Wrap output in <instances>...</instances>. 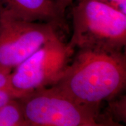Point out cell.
Returning <instances> with one entry per match:
<instances>
[{
	"label": "cell",
	"instance_id": "6da1fadb",
	"mask_svg": "<svg viewBox=\"0 0 126 126\" xmlns=\"http://www.w3.org/2000/svg\"><path fill=\"white\" fill-rule=\"evenodd\" d=\"M126 58L123 52L78 50L53 87L75 102L99 109L126 87Z\"/></svg>",
	"mask_w": 126,
	"mask_h": 126
},
{
	"label": "cell",
	"instance_id": "7a4b0ae2",
	"mask_svg": "<svg viewBox=\"0 0 126 126\" xmlns=\"http://www.w3.org/2000/svg\"><path fill=\"white\" fill-rule=\"evenodd\" d=\"M73 49L122 52L126 44V14L95 0H78L72 9Z\"/></svg>",
	"mask_w": 126,
	"mask_h": 126
},
{
	"label": "cell",
	"instance_id": "3957f363",
	"mask_svg": "<svg viewBox=\"0 0 126 126\" xmlns=\"http://www.w3.org/2000/svg\"><path fill=\"white\" fill-rule=\"evenodd\" d=\"M74 51L59 36L52 39L11 71L9 88L20 99L53 86L63 76Z\"/></svg>",
	"mask_w": 126,
	"mask_h": 126
},
{
	"label": "cell",
	"instance_id": "277c9868",
	"mask_svg": "<svg viewBox=\"0 0 126 126\" xmlns=\"http://www.w3.org/2000/svg\"><path fill=\"white\" fill-rule=\"evenodd\" d=\"M25 126H79L96 119L99 109L75 102L55 87L20 98Z\"/></svg>",
	"mask_w": 126,
	"mask_h": 126
},
{
	"label": "cell",
	"instance_id": "5b68a950",
	"mask_svg": "<svg viewBox=\"0 0 126 126\" xmlns=\"http://www.w3.org/2000/svg\"><path fill=\"white\" fill-rule=\"evenodd\" d=\"M55 27L47 23L0 20V67L13 70L58 36Z\"/></svg>",
	"mask_w": 126,
	"mask_h": 126
},
{
	"label": "cell",
	"instance_id": "8992f818",
	"mask_svg": "<svg viewBox=\"0 0 126 126\" xmlns=\"http://www.w3.org/2000/svg\"><path fill=\"white\" fill-rule=\"evenodd\" d=\"M2 19L63 26L64 13L55 0H0V20Z\"/></svg>",
	"mask_w": 126,
	"mask_h": 126
},
{
	"label": "cell",
	"instance_id": "52a82bcc",
	"mask_svg": "<svg viewBox=\"0 0 126 126\" xmlns=\"http://www.w3.org/2000/svg\"><path fill=\"white\" fill-rule=\"evenodd\" d=\"M0 126H25L19 99H14L0 107Z\"/></svg>",
	"mask_w": 126,
	"mask_h": 126
},
{
	"label": "cell",
	"instance_id": "ba28073f",
	"mask_svg": "<svg viewBox=\"0 0 126 126\" xmlns=\"http://www.w3.org/2000/svg\"><path fill=\"white\" fill-rule=\"evenodd\" d=\"M109 111L112 113L113 118H116V122L126 121V97L110 104Z\"/></svg>",
	"mask_w": 126,
	"mask_h": 126
},
{
	"label": "cell",
	"instance_id": "9c48e42d",
	"mask_svg": "<svg viewBox=\"0 0 126 126\" xmlns=\"http://www.w3.org/2000/svg\"><path fill=\"white\" fill-rule=\"evenodd\" d=\"M17 99H18L17 95L10 88L0 90V107L4 106L11 100Z\"/></svg>",
	"mask_w": 126,
	"mask_h": 126
},
{
	"label": "cell",
	"instance_id": "30bf717a",
	"mask_svg": "<svg viewBox=\"0 0 126 126\" xmlns=\"http://www.w3.org/2000/svg\"><path fill=\"white\" fill-rule=\"evenodd\" d=\"M126 14V0H95Z\"/></svg>",
	"mask_w": 126,
	"mask_h": 126
},
{
	"label": "cell",
	"instance_id": "8fae6325",
	"mask_svg": "<svg viewBox=\"0 0 126 126\" xmlns=\"http://www.w3.org/2000/svg\"><path fill=\"white\" fill-rule=\"evenodd\" d=\"M79 126H125L121 125L119 123H116L108 119H104L102 121H98L97 118L94 120L86 122L84 123H82Z\"/></svg>",
	"mask_w": 126,
	"mask_h": 126
},
{
	"label": "cell",
	"instance_id": "7c38bea8",
	"mask_svg": "<svg viewBox=\"0 0 126 126\" xmlns=\"http://www.w3.org/2000/svg\"><path fill=\"white\" fill-rule=\"evenodd\" d=\"M12 70L0 67V90L9 88V78Z\"/></svg>",
	"mask_w": 126,
	"mask_h": 126
},
{
	"label": "cell",
	"instance_id": "4fadbf2b",
	"mask_svg": "<svg viewBox=\"0 0 126 126\" xmlns=\"http://www.w3.org/2000/svg\"><path fill=\"white\" fill-rule=\"evenodd\" d=\"M56 4H58L60 9L64 14L65 9H67L70 4H72L74 0H55Z\"/></svg>",
	"mask_w": 126,
	"mask_h": 126
}]
</instances>
